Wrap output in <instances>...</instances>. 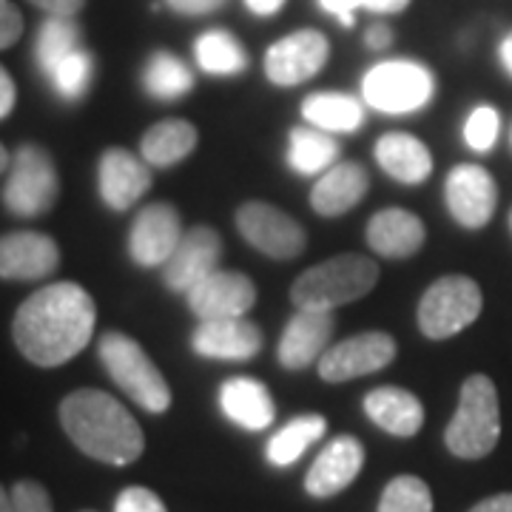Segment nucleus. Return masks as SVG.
<instances>
[{"label": "nucleus", "mask_w": 512, "mask_h": 512, "mask_svg": "<svg viewBox=\"0 0 512 512\" xmlns=\"http://www.w3.org/2000/svg\"><path fill=\"white\" fill-rule=\"evenodd\" d=\"M498 57H501V66H504V72L512 77V32L504 40H501V46H498Z\"/></svg>", "instance_id": "de8ad7c7"}, {"label": "nucleus", "mask_w": 512, "mask_h": 512, "mask_svg": "<svg viewBox=\"0 0 512 512\" xmlns=\"http://www.w3.org/2000/svg\"><path fill=\"white\" fill-rule=\"evenodd\" d=\"M365 43L373 52H384V49H390V43H393V29L384 26V23H376V26L367 29Z\"/></svg>", "instance_id": "c03bdc74"}, {"label": "nucleus", "mask_w": 512, "mask_h": 512, "mask_svg": "<svg viewBox=\"0 0 512 512\" xmlns=\"http://www.w3.org/2000/svg\"><path fill=\"white\" fill-rule=\"evenodd\" d=\"M362 94L370 109L382 114H410L433 100L436 77L416 60H382L365 74Z\"/></svg>", "instance_id": "423d86ee"}, {"label": "nucleus", "mask_w": 512, "mask_h": 512, "mask_svg": "<svg viewBox=\"0 0 512 512\" xmlns=\"http://www.w3.org/2000/svg\"><path fill=\"white\" fill-rule=\"evenodd\" d=\"M97 185L111 211H128L151 188V165L126 148H106L97 165Z\"/></svg>", "instance_id": "a211bd4d"}, {"label": "nucleus", "mask_w": 512, "mask_h": 512, "mask_svg": "<svg viewBox=\"0 0 512 512\" xmlns=\"http://www.w3.org/2000/svg\"><path fill=\"white\" fill-rule=\"evenodd\" d=\"M97 353L111 382L117 384L131 402H137L148 413H165L171 407V387L140 342H134L120 330H111L100 336Z\"/></svg>", "instance_id": "39448f33"}, {"label": "nucleus", "mask_w": 512, "mask_h": 512, "mask_svg": "<svg viewBox=\"0 0 512 512\" xmlns=\"http://www.w3.org/2000/svg\"><path fill=\"white\" fill-rule=\"evenodd\" d=\"M362 464H365L362 441L353 436H339L316 456L305 476V490L313 498H333L356 481V476L362 473Z\"/></svg>", "instance_id": "aec40b11"}, {"label": "nucleus", "mask_w": 512, "mask_h": 512, "mask_svg": "<svg viewBox=\"0 0 512 512\" xmlns=\"http://www.w3.org/2000/svg\"><path fill=\"white\" fill-rule=\"evenodd\" d=\"M191 313L208 322V319H237L254 308L256 285L239 271H214L200 279L191 291L185 293Z\"/></svg>", "instance_id": "4468645a"}, {"label": "nucleus", "mask_w": 512, "mask_h": 512, "mask_svg": "<svg viewBox=\"0 0 512 512\" xmlns=\"http://www.w3.org/2000/svg\"><path fill=\"white\" fill-rule=\"evenodd\" d=\"M330 43L328 37L316 29L291 32L265 52V74L274 86H299L328 66Z\"/></svg>", "instance_id": "9b49d317"}, {"label": "nucleus", "mask_w": 512, "mask_h": 512, "mask_svg": "<svg viewBox=\"0 0 512 512\" xmlns=\"http://www.w3.org/2000/svg\"><path fill=\"white\" fill-rule=\"evenodd\" d=\"M194 57H197V66L202 72L217 74V77H228V74H239L248 69V55H245L242 43L231 32H222V29H211L197 37Z\"/></svg>", "instance_id": "c756f323"}, {"label": "nucleus", "mask_w": 512, "mask_h": 512, "mask_svg": "<svg viewBox=\"0 0 512 512\" xmlns=\"http://www.w3.org/2000/svg\"><path fill=\"white\" fill-rule=\"evenodd\" d=\"M302 117L319 131L328 134H353L365 123V106L362 100L342 92H319L305 97Z\"/></svg>", "instance_id": "bb28decb"}, {"label": "nucleus", "mask_w": 512, "mask_h": 512, "mask_svg": "<svg viewBox=\"0 0 512 512\" xmlns=\"http://www.w3.org/2000/svg\"><path fill=\"white\" fill-rule=\"evenodd\" d=\"M94 77V60L89 52L77 49L72 55L66 57L63 63H57V69L49 74L55 92L63 97V100H80L83 94L89 92Z\"/></svg>", "instance_id": "72a5a7b5"}, {"label": "nucleus", "mask_w": 512, "mask_h": 512, "mask_svg": "<svg viewBox=\"0 0 512 512\" xmlns=\"http://www.w3.org/2000/svg\"><path fill=\"white\" fill-rule=\"evenodd\" d=\"M379 265L362 254L330 256L293 282L291 302L308 311H330L356 302L376 288Z\"/></svg>", "instance_id": "7ed1b4c3"}, {"label": "nucleus", "mask_w": 512, "mask_h": 512, "mask_svg": "<svg viewBox=\"0 0 512 512\" xmlns=\"http://www.w3.org/2000/svg\"><path fill=\"white\" fill-rule=\"evenodd\" d=\"M484 293L470 276H441L419 302V328L427 339H450L481 316Z\"/></svg>", "instance_id": "0eeeda50"}, {"label": "nucleus", "mask_w": 512, "mask_h": 512, "mask_svg": "<svg viewBox=\"0 0 512 512\" xmlns=\"http://www.w3.org/2000/svg\"><path fill=\"white\" fill-rule=\"evenodd\" d=\"M114 512H168L163 498L148 487H126L114 501Z\"/></svg>", "instance_id": "e433bc0d"}, {"label": "nucleus", "mask_w": 512, "mask_h": 512, "mask_svg": "<svg viewBox=\"0 0 512 512\" xmlns=\"http://www.w3.org/2000/svg\"><path fill=\"white\" fill-rule=\"evenodd\" d=\"M29 3H35L37 9L57 15V18H74L86 6V0H29Z\"/></svg>", "instance_id": "ea45409f"}, {"label": "nucleus", "mask_w": 512, "mask_h": 512, "mask_svg": "<svg viewBox=\"0 0 512 512\" xmlns=\"http://www.w3.org/2000/svg\"><path fill=\"white\" fill-rule=\"evenodd\" d=\"M77 49H80V26L74 23V18L49 15L43 20L35 46L37 66L43 69V74L55 72L57 63H63Z\"/></svg>", "instance_id": "2f4dec72"}, {"label": "nucleus", "mask_w": 512, "mask_h": 512, "mask_svg": "<svg viewBox=\"0 0 512 512\" xmlns=\"http://www.w3.org/2000/svg\"><path fill=\"white\" fill-rule=\"evenodd\" d=\"M94 325L97 305L92 293L77 282H55L20 305L12 336L32 365L60 367L92 342Z\"/></svg>", "instance_id": "f257e3e1"}, {"label": "nucleus", "mask_w": 512, "mask_h": 512, "mask_svg": "<svg viewBox=\"0 0 512 512\" xmlns=\"http://www.w3.org/2000/svg\"><path fill=\"white\" fill-rule=\"evenodd\" d=\"M339 157V146L328 131L319 128L296 126L291 131V146H288V165L296 174H319L328 171L330 163Z\"/></svg>", "instance_id": "c85d7f7f"}, {"label": "nucleus", "mask_w": 512, "mask_h": 512, "mask_svg": "<svg viewBox=\"0 0 512 512\" xmlns=\"http://www.w3.org/2000/svg\"><path fill=\"white\" fill-rule=\"evenodd\" d=\"M183 234L180 211L168 202H151L134 217L128 234V254L140 268H163L177 251Z\"/></svg>", "instance_id": "f8f14e48"}, {"label": "nucleus", "mask_w": 512, "mask_h": 512, "mask_svg": "<svg viewBox=\"0 0 512 512\" xmlns=\"http://www.w3.org/2000/svg\"><path fill=\"white\" fill-rule=\"evenodd\" d=\"M12 501H15V512H55L46 487L37 481H18L12 487Z\"/></svg>", "instance_id": "c9c22d12"}, {"label": "nucleus", "mask_w": 512, "mask_h": 512, "mask_svg": "<svg viewBox=\"0 0 512 512\" xmlns=\"http://www.w3.org/2000/svg\"><path fill=\"white\" fill-rule=\"evenodd\" d=\"M333 330H336V319L330 311L296 308L279 339V350H276L279 365L285 370H305L313 362H319L328 353Z\"/></svg>", "instance_id": "f3484780"}, {"label": "nucleus", "mask_w": 512, "mask_h": 512, "mask_svg": "<svg viewBox=\"0 0 512 512\" xmlns=\"http://www.w3.org/2000/svg\"><path fill=\"white\" fill-rule=\"evenodd\" d=\"M220 259L222 237L214 228L197 225V228L185 231L177 251L163 265V279L168 291L188 293L200 279L220 268Z\"/></svg>", "instance_id": "2eb2a0df"}, {"label": "nucleus", "mask_w": 512, "mask_h": 512, "mask_svg": "<svg viewBox=\"0 0 512 512\" xmlns=\"http://www.w3.org/2000/svg\"><path fill=\"white\" fill-rule=\"evenodd\" d=\"M237 228L245 242L271 259H293L305 251V228L271 202H245L237 211Z\"/></svg>", "instance_id": "1a4fd4ad"}, {"label": "nucleus", "mask_w": 512, "mask_h": 512, "mask_svg": "<svg viewBox=\"0 0 512 512\" xmlns=\"http://www.w3.org/2000/svg\"><path fill=\"white\" fill-rule=\"evenodd\" d=\"M60 194L55 160L40 146H20L9 165V180L3 185V205L15 217H40L52 211Z\"/></svg>", "instance_id": "6e6552de"}, {"label": "nucleus", "mask_w": 512, "mask_h": 512, "mask_svg": "<svg viewBox=\"0 0 512 512\" xmlns=\"http://www.w3.org/2000/svg\"><path fill=\"white\" fill-rule=\"evenodd\" d=\"M9 165H12V157H9V151H6V148H3V143H0V174H3Z\"/></svg>", "instance_id": "8fccbe9b"}, {"label": "nucleus", "mask_w": 512, "mask_h": 512, "mask_svg": "<svg viewBox=\"0 0 512 512\" xmlns=\"http://www.w3.org/2000/svg\"><path fill=\"white\" fill-rule=\"evenodd\" d=\"M177 15H188V18H200V15H211L217 12L225 0H165Z\"/></svg>", "instance_id": "58836bf2"}, {"label": "nucleus", "mask_w": 512, "mask_h": 512, "mask_svg": "<svg viewBox=\"0 0 512 512\" xmlns=\"http://www.w3.org/2000/svg\"><path fill=\"white\" fill-rule=\"evenodd\" d=\"M510 231H512V211H510Z\"/></svg>", "instance_id": "3c124183"}, {"label": "nucleus", "mask_w": 512, "mask_h": 512, "mask_svg": "<svg viewBox=\"0 0 512 512\" xmlns=\"http://www.w3.org/2000/svg\"><path fill=\"white\" fill-rule=\"evenodd\" d=\"M23 35V15L12 0H0V49L15 46Z\"/></svg>", "instance_id": "4c0bfd02"}, {"label": "nucleus", "mask_w": 512, "mask_h": 512, "mask_svg": "<svg viewBox=\"0 0 512 512\" xmlns=\"http://www.w3.org/2000/svg\"><path fill=\"white\" fill-rule=\"evenodd\" d=\"M376 163L387 177L404 185L424 183L433 171V154L419 137L407 131H390L376 143Z\"/></svg>", "instance_id": "393cba45"}, {"label": "nucleus", "mask_w": 512, "mask_h": 512, "mask_svg": "<svg viewBox=\"0 0 512 512\" xmlns=\"http://www.w3.org/2000/svg\"><path fill=\"white\" fill-rule=\"evenodd\" d=\"M220 407L237 427L251 430V433L271 427L276 419V404L271 399V390L251 376H237V379H228L222 384Z\"/></svg>", "instance_id": "5701e85b"}, {"label": "nucleus", "mask_w": 512, "mask_h": 512, "mask_svg": "<svg viewBox=\"0 0 512 512\" xmlns=\"http://www.w3.org/2000/svg\"><path fill=\"white\" fill-rule=\"evenodd\" d=\"M325 433H328V421H325V416H316V413L296 416V419L288 421L279 433L271 436L265 456H268V461H271L274 467H291V464H296L299 458L305 456Z\"/></svg>", "instance_id": "cd10ccee"}, {"label": "nucleus", "mask_w": 512, "mask_h": 512, "mask_svg": "<svg viewBox=\"0 0 512 512\" xmlns=\"http://www.w3.org/2000/svg\"><path fill=\"white\" fill-rule=\"evenodd\" d=\"M197 128L188 120H160L148 128L140 140V154L151 168H171L191 157L197 148Z\"/></svg>", "instance_id": "a878e982"}, {"label": "nucleus", "mask_w": 512, "mask_h": 512, "mask_svg": "<svg viewBox=\"0 0 512 512\" xmlns=\"http://www.w3.org/2000/svg\"><path fill=\"white\" fill-rule=\"evenodd\" d=\"M60 268V248L49 234L12 231L0 237V279L37 282Z\"/></svg>", "instance_id": "dca6fc26"}, {"label": "nucleus", "mask_w": 512, "mask_h": 512, "mask_svg": "<svg viewBox=\"0 0 512 512\" xmlns=\"http://www.w3.org/2000/svg\"><path fill=\"white\" fill-rule=\"evenodd\" d=\"M0 512H15V501H12V493L0 487Z\"/></svg>", "instance_id": "09e8293b"}, {"label": "nucleus", "mask_w": 512, "mask_h": 512, "mask_svg": "<svg viewBox=\"0 0 512 512\" xmlns=\"http://www.w3.org/2000/svg\"><path fill=\"white\" fill-rule=\"evenodd\" d=\"M498 128H501L498 111L493 106H478L470 111V117L464 123V143L478 154H487V151H493L495 140H498Z\"/></svg>", "instance_id": "f704fd0d"}, {"label": "nucleus", "mask_w": 512, "mask_h": 512, "mask_svg": "<svg viewBox=\"0 0 512 512\" xmlns=\"http://www.w3.org/2000/svg\"><path fill=\"white\" fill-rule=\"evenodd\" d=\"M413 0H359V9L376 12V15H399Z\"/></svg>", "instance_id": "37998d69"}, {"label": "nucleus", "mask_w": 512, "mask_h": 512, "mask_svg": "<svg viewBox=\"0 0 512 512\" xmlns=\"http://www.w3.org/2000/svg\"><path fill=\"white\" fill-rule=\"evenodd\" d=\"M319 6L339 20L342 26H353V20H356L353 15L359 9V0H319Z\"/></svg>", "instance_id": "a19ab883"}, {"label": "nucleus", "mask_w": 512, "mask_h": 512, "mask_svg": "<svg viewBox=\"0 0 512 512\" xmlns=\"http://www.w3.org/2000/svg\"><path fill=\"white\" fill-rule=\"evenodd\" d=\"M83 512H94V510H83Z\"/></svg>", "instance_id": "603ef678"}, {"label": "nucleus", "mask_w": 512, "mask_h": 512, "mask_svg": "<svg viewBox=\"0 0 512 512\" xmlns=\"http://www.w3.org/2000/svg\"><path fill=\"white\" fill-rule=\"evenodd\" d=\"M498 439H501L498 390L490 376L473 373L461 384L456 413L444 430V444L453 456L476 461V458L490 456Z\"/></svg>", "instance_id": "20e7f679"}, {"label": "nucleus", "mask_w": 512, "mask_h": 512, "mask_svg": "<svg viewBox=\"0 0 512 512\" xmlns=\"http://www.w3.org/2000/svg\"><path fill=\"white\" fill-rule=\"evenodd\" d=\"M470 512H512V493H498L478 501Z\"/></svg>", "instance_id": "a18cd8bd"}, {"label": "nucleus", "mask_w": 512, "mask_h": 512, "mask_svg": "<svg viewBox=\"0 0 512 512\" xmlns=\"http://www.w3.org/2000/svg\"><path fill=\"white\" fill-rule=\"evenodd\" d=\"M444 200L453 220L464 228H484L498 205V185L481 165H456L444 183Z\"/></svg>", "instance_id": "ddd939ff"}, {"label": "nucleus", "mask_w": 512, "mask_h": 512, "mask_svg": "<svg viewBox=\"0 0 512 512\" xmlns=\"http://www.w3.org/2000/svg\"><path fill=\"white\" fill-rule=\"evenodd\" d=\"M376 512H433L430 487L416 476H396L384 487Z\"/></svg>", "instance_id": "473e14b6"}, {"label": "nucleus", "mask_w": 512, "mask_h": 512, "mask_svg": "<svg viewBox=\"0 0 512 512\" xmlns=\"http://www.w3.org/2000/svg\"><path fill=\"white\" fill-rule=\"evenodd\" d=\"M367 419L376 427H382L384 433L399 436V439H413L424 424V407L419 396L404 390V387H376L365 396Z\"/></svg>", "instance_id": "4be33fe9"}, {"label": "nucleus", "mask_w": 512, "mask_h": 512, "mask_svg": "<svg viewBox=\"0 0 512 512\" xmlns=\"http://www.w3.org/2000/svg\"><path fill=\"white\" fill-rule=\"evenodd\" d=\"M60 424L80 453L111 467L134 464L146 450V436L123 404L103 390H74L60 404Z\"/></svg>", "instance_id": "f03ea898"}, {"label": "nucleus", "mask_w": 512, "mask_h": 512, "mask_svg": "<svg viewBox=\"0 0 512 512\" xmlns=\"http://www.w3.org/2000/svg\"><path fill=\"white\" fill-rule=\"evenodd\" d=\"M15 100H18L15 80H12V74L0 66V120L12 114V109H15Z\"/></svg>", "instance_id": "79ce46f5"}, {"label": "nucleus", "mask_w": 512, "mask_h": 512, "mask_svg": "<svg viewBox=\"0 0 512 512\" xmlns=\"http://www.w3.org/2000/svg\"><path fill=\"white\" fill-rule=\"evenodd\" d=\"M191 348L202 359L248 362L262 350V330L245 316L237 319H208L191 333Z\"/></svg>", "instance_id": "6ab92c4d"}, {"label": "nucleus", "mask_w": 512, "mask_h": 512, "mask_svg": "<svg viewBox=\"0 0 512 512\" xmlns=\"http://www.w3.org/2000/svg\"><path fill=\"white\" fill-rule=\"evenodd\" d=\"M370 180L359 163H339L328 168L313 185L311 205L319 217H342L365 200Z\"/></svg>", "instance_id": "b1692460"}, {"label": "nucleus", "mask_w": 512, "mask_h": 512, "mask_svg": "<svg viewBox=\"0 0 512 512\" xmlns=\"http://www.w3.org/2000/svg\"><path fill=\"white\" fill-rule=\"evenodd\" d=\"M143 86L157 100H180L194 89V74L180 57L171 52H157L148 57L143 69Z\"/></svg>", "instance_id": "7c9ffc66"}, {"label": "nucleus", "mask_w": 512, "mask_h": 512, "mask_svg": "<svg viewBox=\"0 0 512 512\" xmlns=\"http://www.w3.org/2000/svg\"><path fill=\"white\" fill-rule=\"evenodd\" d=\"M393 359L396 339L384 330H367L328 348V353L319 359V376L330 384L353 382L393 365Z\"/></svg>", "instance_id": "9d476101"}, {"label": "nucleus", "mask_w": 512, "mask_h": 512, "mask_svg": "<svg viewBox=\"0 0 512 512\" xmlns=\"http://www.w3.org/2000/svg\"><path fill=\"white\" fill-rule=\"evenodd\" d=\"M245 6L254 15H259V18H271V15H276L285 6V0H245Z\"/></svg>", "instance_id": "49530a36"}, {"label": "nucleus", "mask_w": 512, "mask_h": 512, "mask_svg": "<svg viewBox=\"0 0 512 512\" xmlns=\"http://www.w3.org/2000/svg\"><path fill=\"white\" fill-rule=\"evenodd\" d=\"M367 245L384 259H410L419 254L427 231L424 222L404 208H384L367 222Z\"/></svg>", "instance_id": "412c9836"}]
</instances>
